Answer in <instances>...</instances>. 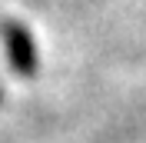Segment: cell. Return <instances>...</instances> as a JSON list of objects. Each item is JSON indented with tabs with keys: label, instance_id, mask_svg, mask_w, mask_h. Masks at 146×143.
<instances>
[{
	"label": "cell",
	"instance_id": "1",
	"mask_svg": "<svg viewBox=\"0 0 146 143\" xmlns=\"http://www.w3.org/2000/svg\"><path fill=\"white\" fill-rule=\"evenodd\" d=\"M3 43H7L10 57H13V67L20 73H30L36 70V50L30 43V37L17 27V23H3Z\"/></svg>",
	"mask_w": 146,
	"mask_h": 143
}]
</instances>
